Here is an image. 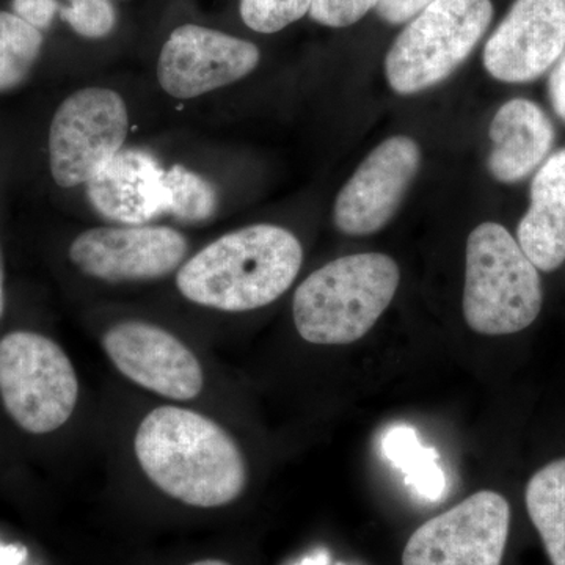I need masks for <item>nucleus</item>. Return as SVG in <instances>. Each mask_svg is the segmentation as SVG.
<instances>
[{"label":"nucleus","mask_w":565,"mask_h":565,"mask_svg":"<svg viewBox=\"0 0 565 565\" xmlns=\"http://www.w3.org/2000/svg\"><path fill=\"white\" fill-rule=\"evenodd\" d=\"M259 61L262 52L250 41L185 24L162 46L158 81L172 98L193 99L244 79Z\"/></svg>","instance_id":"obj_11"},{"label":"nucleus","mask_w":565,"mask_h":565,"mask_svg":"<svg viewBox=\"0 0 565 565\" xmlns=\"http://www.w3.org/2000/svg\"><path fill=\"white\" fill-rule=\"evenodd\" d=\"M435 0H381L375 7L379 18L390 25H403L414 20L427 6Z\"/></svg>","instance_id":"obj_25"},{"label":"nucleus","mask_w":565,"mask_h":565,"mask_svg":"<svg viewBox=\"0 0 565 565\" xmlns=\"http://www.w3.org/2000/svg\"><path fill=\"white\" fill-rule=\"evenodd\" d=\"M525 503L552 565H565V457L531 476Z\"/></svg>","instance_id":"obj_17"},{"label":"nucleus","mask_w":565,"mask_h":565,"mask_svg":"<svg viewBox=\"0 0 565 565\" xmlns=\"http://www.w3.org/2000/svg\"><path fill=\"white\" fill-rule=\"evenodd\" d=\"M7 311V270L6 258H3L2 247H0V322Z\"/></svg>","instance_id":"obj_27"},{"label":"nucleus","mask_w":565,"mask_h":565,"mask_svg":"<svg viewBox=\"0 0 565 565\" xmlns=\"http://www.w3.org/2000/svg\"><path fill=\"white\" fill-rule=\"evenodd\" d=\"M516 243L539 270L553 273L565 263V148L534 174L530 210L519 223Z\"/></svg>","instance_id":"obj_16"},{"label":"nucleus","mask_w":565,"mask_h":565,"mask_svg":"<svg viewBox=\"0 0 565 565\" xmlns=\"http://www.w3.org/2000/svg\"><path fill=\"white\" fill-rule=\"evenodd\" d=\"M544 303L541 275L500 223L476 226L467 241L463 318L476 333L489 337L527 329Z\"/></svg>","instance_id":"obj_4"},{"label":"nucleus","mask_w":565,"mask_h":565,"mask_svg":"<svg viewBox=\"0 0 565 565\" xmlns=\"http://www.w3.org/2000/svg\"><path fill=\"white\" fill-rule=\"evenodd\" d=\"M167 212L184 222H204L217 210V193L202 174L182 166L167 170Z\"/></svg>","instance_id":"obj_20"},{"label":"nucleus","mask_w":565,"mask_h":565,"mask_svg":"<svg viewBox=\"0 0 565 565\" xmlns=\"http://www.w3.org/2000/svg\"><path fill=\"white\" fill-rule=\"evenodd\" d=\"M79 375L54 338L31 329L0 337V408L21 434L50 437L73 419Z\"/></svg>","instance_id":"obj_5"},{"label":"nucleus","mask_w":565,"mask_h":565,"mask_svg":"<svg viewBox=\"0 0 565 565\" xmlns=\"http://www.w3.org/2000/svg\"><path fill=\"white\" fill-rule=\"evenodd\" d=\"M44 36L11 11H0V95L17 90L39 62Z\"/></svg>","instance_id":"obj_19"},{"label":"nucleus","mask_w":565,"mask_h":565,"mask_svg":"<svg viewBox=\"0 0 565 565\" xmlns=\"http://www.w3.org/2000/svg\"><path fill=\"white\" fill-rule=\"evenodd\" d=\"M299 565H344V564H332L329 553L322 552L319 555L307 557Z\"/></svg>","instance_id":"obj_28"},{"label":"nucleus","mask_w":565,"mask_h":565,"mask_svg":"<svg viewBox=\"0 0 565 565\" xmlns=\"http://www.w3.org/2000/svg\"><path fill=\"white\" fill-rule=\"evenodd\" d=\"M419 163L422 150L411 137L382 141L338 193L333 207L337 228L348 236L381 232L399 210Z\"/></svg>","instance_id":"obj_12"},{"label":"nucleus","mask_w":565,"mask_h":565,"mask_svg":"<svg viewBox=\"0 0 565 565\" xmlns=\"http://www.w3.org/2000/svg\"><path fill=\"white\" fill-rule=\"evenodd\" d=\"M134 456L152 487L191 508H223L247 487V460L233 435L184 405L148 412L134 435Z\"/></svg>","instance_id":"obj_1"},{"label":"nucleus","mask_w":565,"mask_h":565,"mask_svg":"<svg viewBox=\"0 0 565 565\" xmlns=\"http://www.w3.org/2000/svg\"><path fill=\"white\" fill-rule=\"evenodd\" d=\"M188 250L184 234L169 226H99L74 237L68 258L95 280L154 281L178 273Z\"/></svg>","instance_id":"obj_10"},{"label":"nucleus","mask_w":565,"mask_h":565,"mask_svg":"<svg viewBox=\"0 0 565 565\" xmlns=\"http://www.w3.org/2000/svg\"><path fill=\"white\" fill-rule=\"evenodd\" d=\"M548 95L553 110L565 122V51L550 73Z\"/></svg>","instance_id":"obj_26"},{"label":"nucleus","mask_w":565,"mask_h":565,"mask_svg":"<svg viewBox=\"0 0 565 565\" xmlns=\"http://www.w3.org/2000/svg\"><path fill=\"white\" fill-rule=\"evenodd\" d=\"M302 263V244L291 232L262 223L225 234L182 263L177 288L199 307L245 313L280 299Z\"/></svg>","instance_id":"obj_2"},{"label":"nucleus","mask_w":565,"mask_h":565,"mask_svg":"<svg viewBox=\"0 0 565 565\" xmlns=\"http://www.w3.org/2000/svg\"><path fill=\"white\" fill-rule=\"evenodd\" d=\"M128 128V107L117 92L104 87L74 92L51 120L52 180L62 189L87 184L122 150Z\"/></svg>","instance_id":"obj_7"},{"label":"nucleus","mask_w":565,"mask_h":565,"mask_svg":"<svg viewBox=\"0 0 565 565\" xmlns=\"http://www.w3.org/2000/svg\"><path fill=\"white\" fill-rule=\"evenodd\" d=\"M166 172L148 151L121 150L87 182V195L109 221L141 225L167 214Z\"/></svg>","instance_id":"obj_14"},{"label":"nucleus","mask_w":565,"mask_h":565,"mask_svg":"<svg viewBox=\"0 0 565 565\" xmlns=\"http://www.w3.org/2000/svg\"><path fill=\"white\" fill-rule=\"evenodd\" d=\"M61 7L58 0H11V13L40 32L51 28L55 14L61 13Z\"/></svg>","instance_id":"obj_24"},{"label":"nucleus","mask_w":565,"mask_h":565,"mask_svg":"<svg viewBox=\"0 0 565 565\" xmlns=\"http://www.w3.org/2000/svg\"><path fill=\"white\" fill-rule=\"evenodd\" d=\"M511 527L503 494L481 490L408 539L403 565H501Z\"/></svg>","instance_id":"obj_8"},{"label":"nucleus","mask_w":565,"mask_h":565,"mask_svg":"<svg viewBox=\"0 0 565 565\" xmlns=\"http://www.w3.org/2000/svg\"><path fill=\"white\" fill-rule=\"evenodd\" d=\"M565 51V0H515L487 40L482 62L493 79L525 84Z\"/></svg>","instance_id":"obj_13"},{"label":"nucleus","mask_w":565,"mask_h":565,"mask_svg":"<svg viewBox=\"0 0 565 565\" xmlns=\"http://www.w3.org/2000/svg\"><path fill=\"white\" fill-rule=\"evenodd\" d=\"M61 17L77 35L90 40L104 39L117 24L110 0H68L61 7Z\"/></svg>","instance_id":"obj_22"},{"label":"nucleus","mask_w":565,"mask_h":565,"mask_svg":"<svg viewBox=\"0 0 565 565\" xmlns=\"http://www.w3.org/2000/svg\"><path fill=\"white\" fill-rule=\"evenodd\" d=\"M115 370L139 388L172 403L195 401L204 388V370L195 352L156 323L128 319L102 337Z\"/></svg>","instance_id":"obj_9"},{"label":"nucleus","mask_w":565,"mask_h":565,"mask_svg":"<svg viewBox=\"0 0 565 565\" xmlns=\"http://www.w3.org/2000/svg\"><path fill=\"white\" fill-rule=\"evenodd\" d=\"M399 281V266L384 253H359L326 264L294 294L297 333L319 345L362 340L392 303Z\"/></svg>","instance_id":"obj_3"},{"label":"nucleus","mask_w":565,"mask_h":565,"mask_svg":"<svg viewBox=\"0 0 565 565\" xmlns=\"http://www.w3.org/2000/svg\"><path fill=\"white\" fill-rule=\"evenodd\" d=\"M492 20V0H435L404 25L386 52L392 90L415 95L448 79L473 54Z\"/></svg>","instance_id":"obj_6"},{"label":"nucleus","mask_w":565,"mask_h":565,"mask_svg":"<svg viewBox=\"0 0 565 565\" xmlns=\"http://www.w3.org/2000/svg\"><path fill=\"white\" fill-rule=\"evenodd\" d=\"M311 0H241L244 24L258 33H277L310 13Z\"/></svg>","instance_id":"obj_21"},{"label":"nucleus","mask_w":565,"mask_h":565,"mask_svg":"<svg viewBox=\"0 0 565 565\" xmlns=\"http://www.w3.org/2000/svg\"><path fill=\"white\" fill-rule=\"evenodd\" d=\"M381 0H311L310 18L323 28L344 29L363 20Z\"/></svg>","instance_id":"obj_23"},{"label":"nucleus","mask_w":565,"mask_h":565,"mask_svg":"<svg viewBox=\"0 0 565 565\" xmlns=\"http://www.w3.org/2000/svg\"><path fill=\"white\" fill-rule=\"evenodd\" d=\"M189 565H232V564L225 563V561H221V559H203V561H196V563L189 564Z\"/></svg>","instance_id":"obj_29"},{"label":"nucleus","mask_w":565,"mask_h":565,"mask_svg":"<svg viewBox=\"0 0 565 565\" xmlns=\"http://www.w3.org/2000/svg\"><path fill=\"white\" fill-rule=\"evenodd\" d=\"M386 459L403 471L405 482L427 501L441 500L446 490V476L434 448L422 444L411 426H393L382 438Z\"/></svg>","instance_id":"obj_18"},{"label":"nucleus","mask_w":565,"mask_h":565,"mask_svg":"<svg viewBox=\"0 0 565 565\" xmlns=\"http://www.w3.org/2000/svg\"><path fill=\"white\" fill-rule=\"evenodd\" d=\"M490 140V173L494 180L512 184L525 180L548 159L555 143V126L537 104L515 98L494 115Z\"/></svg>","instance_id":"obj_15"}]
</instances>
